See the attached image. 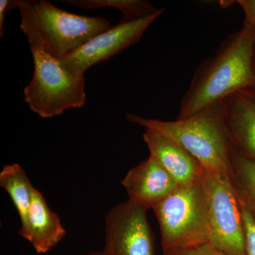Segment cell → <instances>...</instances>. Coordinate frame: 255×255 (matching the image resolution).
<instances>
[{
	"mask_svg": "<svg viewBox=\"0 0 255 255\" xmlns=\"http://www.w3.org/2000/svg\"><path fill=\"white\" fill-rule=\"evenodd\" d=\"M86 255H103V253H102V252H94V253H91Z\"/></svg>",
	"mask_w": 255,
	"mask_h": 255,
	"instance_id": "20",
	"label": "cell"
},
{
	"mask_svg": "<svg viewBox=\"0 0 255 255\" xmlns=\"http://www.w3.org/2000/svg\"><path fill=\"white\" fill-rule=\"evenodd\" d=\"M200 181L209 208L210 243L228 255H247L241 206L228 176L204 169Z\"/></svg>",
	"mask_w": 255,
	"mask_h": 255,
	"instance_id": "6",
	"label": "cell"
},
{
	"mask_svg": "<svg viewBox=\"0 0 255 255\" xmlns=\"http://www.w3.org/2000/svg\"><path fill=\"white\" fill-rule=\"evenodd\" d=\"M62 1L83 9L116 8L122 11L121 22H129L147 17L159 10L146 0H62Z\"/></svg>",
	"mask_w": 255,
	"mask_h": 255,
	"instance_id": "15",
	"label": "cell"
},
{
	"mask_svg": "<svg viewBox=\"0 0 255 255\" xmlns=\"http://www.w3.org/2000/svg\"><path fill=\"white\" fill-rule=\"evenodd\" d=\"M31 5L46 49L60 60L112 26L107 18L73 14L45 0Z\"/></svg>",
	"mask_w": 255,
	"mask_h": 255,
	"instance_id": "5",
	"label": "cell"
},
{
	"mask_svg": "<svg viewBox=\"0 0 255 255\" xmlns=\"http://www.w3.org/2000/svg\"><path fill=\"white\" fill-rule=\"evenodd\" d=\"M248 89H255V28L245 20L241 29L230 35L196 70L177 119L187 118Z\"/></svg>",
	"mask_w": 255,
	"mask_h": 255,
	"instance_id": "1",
	"label": "cell"
},
{
	"mask_svg": "<svg viewBox=\"0 0 255 255\" xmlns=\"http://www.w3.org/2000/svg\"><path fill=\"white\" fill-rule=\"evenodd\" d=\"M127 119L177 142L208 172L228 177L233 147L225 125L223 102L175 121L146 119L131 114H127Z\"/></svg>",
	"mask_w": 255,
	"mask_h": 255,
	"instance_id": "3",
	"label": "cell"
},
{
	"mask_svg": "<svg viewBox=\"0 0 255 255\" xmlns=\"http://www.w3.org/2000/svg\"><path fill=\"white\" fill-rule=\"evenodd\" d=\"M20 28L27 36L34 64L31 82L25 87L24 102L41 118L58 117L70 109L82 108L86 104L85 77L69 73L60 60L46 49L31 1L19 0Z\"/></svg>",
	"mask_w": 255,
	"mask_h": 255,
	"instance_id": "2",
	"label": "cell"
},
{
	"mask_svg": "<svg viewBox=\"0 0 255 255\" xmlns=\"http://www.w3.org/2000/svg\"><path fill=\"white\" fill-rule=\"evenodd\" d=\"M66 236L59 216L50 209L46 199L34 187L28 216L25 239L38 254L51 251Z\"/></svg>",
	"mask_w": 255,
	"mask_h": 255,
	"instance_id": "12",
	"label": "cell"
},
{
	"mask_svg": "<svg viewBox=\"0 0 255 255\" xmlns=\"http://www.w3.org/2000/svg\"><path fill=\"white\" fill-rule=\"evenodd\" d=\"M128 201L145 210L152 209L180 187L171 174L152 156L128 171L122 181Z\"/></svg>",
	"mask_w": 255,
	"mask_h": 255,
	"instance_id": "9",
	"label": "cell"
},
{
	"mask_svg": "<svg viewBox=\"0 0 255 255\" xmlns=\"http://www.w3.org/2000/svg\"><path fill=\"white\" fill-rule=\"evenodd\" d=\"M236 2L244 11L245 20L251 23L255 28V0H237Z\"/></svg>",
	"mask_w": 255,
	"mask_h": 255,
	"instance_id": "19",
	"label": "cell"
},
{
	"mask_svg": "<svg viewBox=\"0 0 255 255\" xmlns=\"http://www.w3.org/2000/svg\"><path fill=\"white\" fill-rule=\"evenodd\" d=\"M103 255H155L147 210L130 201L107 213Z\"/></svg>",
	"mask_w": 255,
	"mask_h": 255,
	"instance_id": "8",
	"label": "cell"
},
{
	"mask_svg": "<svg viewBox=\"0 0 255 255\" xmlns=\"http://www.w3.org/2000/svg\"><path fill=\"white\" fill-rule=\"evenodd\" d=\"M164 11V8H160L157 12L147 17L129 22L120 21L111 26L60 60L62 66L74 75L83 76L90 67L110 59L140 41L146 30Z\"/></svg>",
	"mask_w": 255,
	"mask_h": 255,
	"instance_id": "7",
	"label": "cell"
},
{
	"mask_svg": "<svg viewBox=\"0 0 255 255\" xmlns=\"http://www.w3.org/2000/svg\"><path fill=\"white\" fill-rule=\"evenodd\" d=\"M225 125L233 150L255 162V89L241 90L223 101Z\"/></svg>",
	"mask_w": 255,
	"mask_h": 255,
	"instance_id": "10",
	"label": "cell"
},
{
	"mask_svg": "<svg viewBox=\"0 0 255 255\" xmlns=\"http://www.w3.org/2000/svg\"><path fill=\"white\" fill-rule=\"evenodd\" d=\"M19 0H1L0 1V37L4 36V23L5 16L10 10L17 8Z\"/></svg>",
	"mask_w": 255,
	"mask_h": 255,
	"instance_id": "18",
	"label": "cell"
},
{
	"mask_svg": "<svg viewBox=\"0 0 255 255\" xmlns=\"http://www.w3.org/2000/svg\"><path fill=\"white\" fill-rule=\"evenodd\" d=\"M162 255H228L211 243Z\"/></svg>",
	"mask_w": 255,
	"mask_h": 255,
	"instance_id": "17",
	"label": "cell"
},
{
	"mask_svg": "<svg viewBox=\"0 0 255 255\" xmlns=\"http://www.w3.org/2000/svg\"><path fill=\"white\" fill-rule=\"evenodd\" d=\"M241 209L246 237L247 255H255V221L243 206H241Z\"/></svg>",
	"mask_w": 255,
	"mask_h": 255,
	"instance_id": "16",
	"label": "cell"
},
{
	"mask_svg": "<svg viewBox=\"0 0 255 255\" xmlns=\"http://www.w3.org/2000/svg\"><path fill=\"white\" fill-rule=\"evenodd\" d=\"M143 139L150 155L171 174L179 187H191L200 181L204 167L180 144L151 128H145Z\"/></svg>",
	"mask_w": 255,
	"mask_h": 255,
	"instance_id": "11",
	"label": "cell"
},
{
	"mask_svg": "<svg viewBox=\"0 0 255 255\" xmlns=\"http://www.w3.org/2000/svg\"><path fill=\"white\" fill-rule=\"evenodd\" d=\"M0 186L9 194L21 221L18 234L24 238L34 187L20 164H6L0 172Z\"/></svg>",
	"mask_w": 255,
	"mask_h": 255,
	"instance_id": "13",
	"label": "cell"
},
{
	"mask_svg": "<svg viewBox=\"0 0 255 255\" xmlns=\"http://www.w3.org/2000/svg\"><path fill=\"white\" fill-rule=\"evenodd\" d=\"M228 179L240 205L255 221V162L244 158L233 149Z\"/></svg>",
	"mask_w": 255,
	"mask_h": 255,
	"instance_id": "14",
	"label": "cell"
},
{
	"mask_svg": "<svg viewBox=\"0 0 255 255\" xmlns=\"http://www.w3.org/2000/svg\"><path fill=\"white\" fill-rule=\"evenodd\" d=\"M153 211L160 229L162 255L210 243L209 208L201 181L178 188Z\"/></svg>",
	"mask_w": 255,
	"mask_h": 255,
	"instance_id": "4",
	"label": "cell"
}]
</instances>
